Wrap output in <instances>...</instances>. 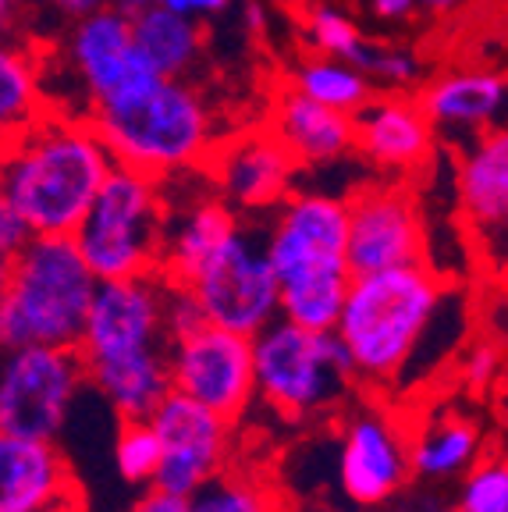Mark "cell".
Masks as SVG:
<instances>
[{
	"mask_svg": "<svg viewBox=\"0 0 508 512\" xmlns=\"http://www.w3.org/2000/svg\"><path fill=\"white\" fill-rule=\"evenodd\" d=\"M349 285L352 274L288 281V285H281V317L295 320L310 331H338Z\"/></svg>",
	"mask_w": 508,
	"mask_h": 512,
	"instance_id": "cell-27",
	"label": "cell"
},
{
	"mask_svg": "<svg viewBox=\"0 0 508 512\" xmlns=\"http://www.w3.org/2000/svg\"><path fill=\"white\" fill-rule=\"evenodd\" d=\"M306 36H310V43L320 50V54L342 57V61H349L352 50L363 43V32H359L345 15H338L334 8H313L310 25H306Z\"/></svg>",
	"mask_w": 508,
	"mask_h": 512,
	"instance_id": "cell-33",
	"label": "cell"
},
{
	"mask_svg": "<svg viewBox=\"0 0 508 512\" xmlns=\"http://www.w3.org/2000/svg\"><path fill=\"white\" fill-rule=\"evenodd\" d=\"M409 477H416L409 431L384 409L359 406L345 420L338 445V480L345 498L359 509L388 505Z\"/></svg>",
	"mask_w": 508,
	"mask_h": 512,
	"instance_id": "cell-15",
	"label": "cell"
},
{
	"mask_svg": "<svg viewBox=\"0 0 508 512\" xmlns=\"http://www.w3.org/2000/svg\"><path fill=\"white\" fill-rule=\"evenodd\" d=\"M118 8L125 11H143V8H153V4H160V0H114Z\"/></svg>",
	"mask_w": 508,
	"mask_h": 512,
	"instance_id": "cell-43",
	"label": "cell"
},
{
	"mask_svg": "<svg viewBox=\"0 0 508 512\" xmlns=\"http://www.w3.org/2000/svg\"><path fill=\"white\" fill-rule=\"evenodd\" d=\"M192 512H288V505L253 473L224 470L192 495Z\"/></svg>",
	"mask_w": 508,
	"mask_h": 512,
	"instance_id": "cell-29",
	"label": "cell"
},
{
	"mask_svg": "<svg viewBox=\"0 0 508 512\" xmlns=\"http://www.w3.org/2000/svg\"><path fill=\"white\" fill-rule=\"evenodd\" d=\"M160 4H164V8H171V11H182V15L203 18V15H221L231 0H160Z\"/></svg>",
	"mask_w": 508,
	"mask_h": 512,
	"instance_id": "cell-38",
	"label": "cell"
},
{
	"mask_svg": "<svg viewBox=\"0 0 508 512\" xmlns=\"http://www.w3.org/2000/svg\"><path fill=\"white\" fill-rule=\"evenodd\" d=\"M128 512H192V498L171 495V491H160V488H146Z\"/></svg>",
	"mask_w": 508,
	"mask_h": 512,
	"instance_id": "cell-37",
	"label": "cell"
},
{
	"mask_svg": "<svg viewBox=\"0 0 508 512\" xmlns=\"http://www.w3.org/2000/svg\"><path fill=\"white\" fill-rule=\"evenodd\" d=\"M185 288L196 292L207 320L217 328L256 338L270 320L281 317V278L270 264L267 242L246 228L217 246L185 281Z\"/></svg>",
	"mask_w": 508,
	"mask_h": 512,
	"instance_id": "cell-8",
	"label": "cell"
},
{
	"mask_svg": "<svg viewBox=\"0 0 508 512\" xmlns=\"http://www.w3.org/2000/svg\"><path fill=\"white\" fill-rule=\"evenodd\" d=\"M505 82L491 72H455L445 79L430 82L423 89L420 104L434 128H469L484 132L491 128V118L505 104Z\"/></svg>",
	"mask_w": 508,
	"mask_h": 512,
	"instance_id": "cell-23",
	"label": "cell"
},
{
	"mask_svg": "<svg viewBox=\"0 0 508 512\" xmlns=\"http://www.w3.org/2000/svg\"><path fill=\"white\" fill-rule=\"evenodd\" d=\"M498 367H501V356L494 345H477V349L469 352V363H466V381L473 392H484L487 384L498 377Z\"/></svg>",
	"mask_w": 508,
	"mask_h": 512,
	"instance_id": "cell-36",
	"label": "cell"
},
{
	"mask_svg": "<svg viewBox=\"0 0 508 512\" xmlns=\"http://www.w3.org/2000/svg\"><path fill=\"white\" fill-rule=\"evenodd\" d=\"M302 512H349V509H302Z\"/></svg>",
	"mask_w": 508,
	"mask_h": 512,
	"instance_id": "cell-46",
	"label": "cell"
},
{
	"mask_svg": "<svg viewBox=\"0 0 508 512\" xmlns=\"http://www.w3.org/2000/svg\"><path fill=\"white\" fill-rule=\"evenodd\" d=\"M292 86H299L302 93L320 100V104L338 107V111H349V114H356L374 96L370 75H363L356 64L342 61V57H327V54L302 61L292 72Z\"/></svg>",
	"mask_w": 508,
	"mask_h": 512,
	"instance_id": "cell-26",
	"label": "cell"
},
{
	"mask_svg": "<svg viewBox=\"0 0 508 512\" xmlns=\"http://www.w3.org/2000/svg\"><path fill=\"white\" fill-rule=\"evenodd\" d=\"M150 420L164 441V463L153 473L150 488L192 498L196 491L207 488L217 473L228 470L235 420L214 413L210 406L185 392H175V388Z\"/></svg>",
	"mask_w": 508,
	"mask_h": 512,
	"instance_id": "cell-11",
	"label": "cell"
},
{
	"mask_svg": "<svg viewBox=\"0 0 508 512\" xmlns=\"http://www.w3.org/2000/svg\"><path fill=\"white\" fill-rule=\"evenodd\" d=\"M89 384L79 349L18 345L0 363V434L57 441L75 395Z\"/></svg>",
	"mask_w": 508,
	"mask_h": 512,
	"instance_id": "cell-7",
	"label": "cell"
},
{
	"mask_svg": "<svg viewBox=\"0 0 508 512\" xmlns=\"http://www.w3.org/2000/svg\"><path fill=\"white\" fill-rule=\"evenodd\" d=\"M64 54L86 89V114L96 104H114L121 96L139 93L157 79L153 64L135 43L132 11L118 8V4L72 22Z\"/></svg>",
	"mask_w": 508,
	"mask_h": 512,
	"instance_id": "cell-12",
	"label": "cell"
},
{
	"mask_svg": "<svg viewBox=\"0 0 508 512\" xmlns=\"http://www.w3.org/2000/svg\"><path fill=\"white\" fill-rule=\"evenodd\" d=\"M164 320H167V338H171V342L192 335V331H199L203 324H210L207 310H203V303L196 299V292L185 285H175V281H167Z\"/></svg>",
	"mask_w": 508,
	"mask_h": 512,
	"instance_id": "cell-34",
	"label": "cell"
},
{
	"mask_svg": "<svg viewBox=\"0 0 508 512\" xmlns=\"http://www.w3.org/2000/svg\"><path fill=\"white\" fill-rule=\"evenodd\" d=\"M32 235H36V232L29 228V221H25V217L18 214L8 200H0V256H4V260H11V256H15L18 249L32 239Z\"/></svg>",
	"mask_w": 508,
	"mask_h": 512,
	"instance_id": "cell-35",
	"label": "cell"
},
{
	"mask_svg": "<svg viewBox=\"0 0 508 512\" xmlns=\"http://www.w3.org/2000/svg\"><path fill=\"white\" fill-rule=\"evenodd\" d=\"M299 168L270 128L242 132L214 146L207 168L217 192L235 210H267L288 200V178Z\"/></svg>",
	"mask_w": 508,
	"mask_h": 512,
	"instance_id": "cell-16",
	"label": "cell"
},
{
	"mask_svg": "<svg viewBox=\"0 0 508 512\" xmlns=\"http://www.w3.org/2000/svg\"><path fill=\"white\" fill-rule=\"evenodd\" d=\"M349 64H356L359 72L370 75V79L391 82V86H409L416 79V72H420V64H416L413 54H405V50L395 47H377L370 40H363L352 50Z\"/></svg>",
	"mask_w": 508,
	"mask_h": 512,
	"instance_id": "cell-32",
	"label": "cell"
},
{
	"mask_svg": "<svg viewBox=\"0 0 508 512\" xmlns=\"http://www.w3.org/2000/svg\"><path fill=\"white\" fill-rule=\"evenodd\" d=\"M43 512H82V502L72 498V502H61V505H54V509H43Z\"/></svg>",
	"mask_w": 508,
	"mask_h": 512,
	"instance_id": "cell-45",
	"label": "cell"
},
{
	"mask_svg": "<svg viewBox=\"0 0 508 512\" xmlns=\"http://www.w3.org/2000/svg\"><path fill=\"white\" fill-rule=\"evenodd\" d=\"M100 278L72 235H32L4 260L0 342L79 349Z\"/></svg>",
	"mask_w": 508,
	"mask_h": 512,
	"instance_id": "cell-2",
	"label": "cell"
},
{
	"mask_svg": "<svg viewBox=\"0 0 508 512\" xmlns=\"http://www.w3.org/2000/svg\"><path fill=\"white\" fill-rule=\"evenodd\" d=\"M356 153L381 171H420L434 157V121L420 100L370 96L356 114Z\"/></svg>",
	"mask_w": 508,
	"mask_h": 512,
	"instance_id": "cell-17",
	"label": "cell"
},
{
	"mask_svg": "<svg viewBox=\"0 0 508 512\" xmlns=\"http://www.w3.org/2000/svg\"><path fill=\"white\" fill-rule=\"evenodd\" d=\"M167 214L164 178L114 164L72 239L100 281L157 274L167 246Z\"/></svg>",
	"mask_w": 508,
	"mask_h": 512,
	"instance_id": "cell-6",
	"label": "cell"
},
{
	"mask_svg": "<svg viewBox=\"0 0 508 512\" xmlns=\"http://www.w3.org/2000/svg\"><path fill=\"white\" fill-rule=\"evenodd\" d=\"M491 242H498V256H501V264H508V214H505V224H501L498 235H494Z\"/></svg>",
	"mask_w": 508,
	"mask_h": 512,
	"instance_id": "cell-42",
	"label": "cell"
},
{
	"mask_svg": "<svg viewBox=\"0 0 508 512\" xmlns=\"http://www.w3.org/2000/svg\"><path fill=\"white\" fill-rule=\"evenodd\" d=\"M427 11H452L455 4H462V0H420Z\"/></svg>",
	"mask_w": 508,
	"mask_h": 512,
	"instance_id": "cell-44",
	"label": "cell"
},
{
	"mask_svg": "<svg viewBox=\"0 0 508 512\" xmlns=\"http://www.w3.org/2000/svg\"><path fill=\"white\" fill-rule=\"evenodd\" d=\"M132 29L143 57L153 64V72L167 75V79H182L192 68V61L199 57V50H203V25H199V18L171 11L164 4L132 11Z\"/></svg>",
	"mask_w": 508,
	"mask_h": 512,
	"instance_id": "cell-24",
	"label": "cell"
},
{
	"mask_svg": "<svg viewBox=\"0 0 508 512\" xmlns=\"http://www.w3.org/2000/svg\"><path fill=\"white\" fill-rule=\"evenodd\" d=\"M455 189L466 228L491 242L508 214V125L484 128L469 150H462Z\"/></svg>",
	"mask_w": 508,
	"mask_h": 512,
	"instance_id": "cell-20",
	"label": "cell"
},
{
	"mask_svg": "<svg viewBox=\"0 0 508 512\" xmlns=\"http://www.w3.org/2000/svg\"><path fill=\"white\" fill-rule=\"evenodd\" d=\"M72 498L75 477L57 441L0 434V512H43Z\"/></svg>",
	"mask_w": 508,
	"mask_h": 512,
	"instance_id": "cell-18",
	"label": "cell"
},
{
	"mask_svg": "<svg viewBox=\"0 0 508 512\" xmlns=\"http://www.w3.org/2000/svg\"><path fill=\"white\" fill-rule=\"evenodd\" d=\"M267 256L281 285L302 278L352 274L349 267V200L302 192L274 207L267 235ZM356 278V274H352Z\"/></svg>",
	"mask_w": 508,
	"mask_h": 512,
	"instance_id": "cell-9",
	"label": "cell"
},
{
	"mask_svg": "<svg viewBox=\"0 0 508 512\" xmlns=\"http://www.w3.org/2000/svg\"><path fill=\"white\" fill-rule=\"evenodd\" d=\"M242 22H246V29L253 32V36H263V32H267V11H263L260 0H249L246 11H242Z\"/></svg>",
	"mask_w": 508,
	"mask_h": 512,
	"instance_id": "cell-41",
	"label": "cell"
},
{
	"mask_svg": "<svg viewBox=\"0 0 508 512\" xmlns=\"http://www.w3.org/2000/svg\"><path fill=\"white\" fill-rule=\"evenodd\" d=\"M416 4H420V0H374V15L377 18H405Z\"/></svg>",
	"mask_w": 508,
	"mask_h": 512,
	"instance_id": "cell-40",
	"label": "cell"
},
{
	"mask_svg": "<svg viewBox=\"0 0 508 512\" xmlns=\"http://www.w3.org/2000/svg\"><path fill=\"white\" fill-rule=\"evenodd\" d=\"M256 342V399L285 420L334 413L359 384L338 331H310L288 317L270 320Z\"/></svg>",
	"mask_w": 508,
	"mask_h": 512,
	"instance_id": "cell-5",
	"label": "cell"
},
{
	"mask_svg": "<svg viewBox=\"0 0 508 512\" xmlns=\"http://www.w3.org/2000/svg\"><path fill=\"white\" fill-rule=\"evenodd\" d=\"M455 512H508V459H484L466 473Z\"/></svg>",
	"mask_w": 508,
	"mask_h": 512,
	"instance_id": "cell-31",
	"label": "cell"
},
{
	"mask_svg": "<svg viewBox=\"0 0 508 512\" xmlns=\"http://www.w3.org/2000/svg\"><path fill=\"white\" fill-rule=\"evenodd\" d=\"M4 150V200L36 235H75L118 164L86 114L54 104L4 136Z\"/></svg>",
	"mask_w": 508,
	"mask_h": 512,
	"instance_id": "cell-1",
	"label": "cell"
},
{
	"mask_svg": "<svg viewBox=\"0 0 508 512\" xmlns=\"http://www.w3.org/2000/svg\"><path fill=\"white\" fill-rule=\"evenodd\" d=\"M175 392L192 395L214 413L239 424L256 399V342L242 331L203 324L167 345Z\"/></svg>",
	"mask_w": 508,
	"mask_h": 512,
	"instance_id": "cell-10",
	"label": "cell"
},
{
	"mask_svg": "<svg viewBox=\"0 0 508 512\" xmlns=\"http://www.w3.org/2000/svg\"><path fill=\"white\" fill-rule=\"evenodd\" d=\"M86 118L104 136L118 164L157 178L207 168L214 153L207 104L182 79L157 75L139 93L121 96L114 104H96Z\"/></svg>",
	"mask_w": 508,
	"mask_h": 512,
	"instance_id": "cell-4",
	"label": "cell"
},
{
	"mask_svg": "<svg viewBox=\"0 0 508 512\" xmlns=\"http://www.w3.org/2000/svg\"><path fill=\"white\" fill-rule=\"evenodd\" d=\"M167 278L164 274H139V278L100 281L82 331V360H114L128 352L167 349Z\"/></svg>",
	"mask_w": 508,
	"mask_h": 512,
	"instance_id": "cell-14",
	"label": "cell"
},
{
	"mask_svg": "<svg viewBox=\"0 0 508 512\" xmlns=\"http://www.w3.org/2000/svg\"><path fill=\"white\" fill-rule=\"evenodd\" d=\"M57 11H61L64 18H72V22H79V18H89L96 15V11L111 8V0H50Z\"/></svg>",
	"mask_w": 508,
	"mask_h": 512,
	"instance_id": "cell-39",
	"label": "cell"
},
{
	"mask_svg": "<svg viewBox=\"0 0 508 512\" xmlns=\"http://www.w3.org/2000/svg\"><path fill=\"white\" fill-rule=\"evenodd\" d=\"M89 384L104 395L118 420H150L160 402L171 395V363L167 349H146L86 363Z\"/></svg>",
	"mask_w": 508,
	"mask_h": 512,
	"instance_id": "cell-21",
	"label": "cell"
},
{
	"mask_svg": "<svg viewBox=\"0 0 508 512\" xmlns=\"http://www.w3.org/2000/svg\"><path fill=\"white\" fill-rule=\"evenodd\" d=\"M43 107H47V100H43L36 61L25 50L8 47L0 57V121H4V136L29 125Z\"/></svg>",
	"mask_w": 508,
	"mask_h": 512,
	"instance_id": "cell-28",
	"label": "cell"
},
{
	"mask_svg": "<svg viewBox=\"0 0 508 512\" xmlns=\"http://www.w3.org/2000/svg\"><path fill=\"white\" fill-rule=\"evenodd\" d=\"M164 463V441H160L153 420H118L114 438V470L125 484H146Z\"/></svg>",
	"mask_w": 508,
	"mask_h": 512,
	"instance_id": "cell-30",
	"label": "cell"
},
{
	"mask_svg": "<svg viewBox=\"0 0 508 512\" xmlns=\"http://www.w3.org/2000/svg\"><path fill=\"white\" fill-rule=\"evenodd\" d=\"M267 128L292 153L299 168L334 164L338 157L356 150V118L349 111L320 104V100L306 96L292 82L274 96V111H270Z\"/></svg>",
	"mask_w": 508,
	"mask_h": 512,
	"instance_id": "cell-19",
	"label": "cell"
},
{
	"mask_svg": "<svg viewBox=\"0 0 508 512\" xmlns=\"http://www.w3.org/2000/svg\"><path fill=\"white\" fill-rule=\"evenodd\" d=\"M480 427L459 413H441L409 434L413 473L423 480H448L480 463Z\"/></svg>",
	"mask_w": 508,
	"mask_h": 512,
	"instance_id": "cell-25",
	"label": "cell"
},
{
	"mask_svg": "<svg viewBox=\"0 0 508 512\" xmlns=\"http://www.w3.org/2000/svg\"><path fill=\"white\" fill-rule=\"evenodd\" d=\"M239 214L224 200L221 192L217 196H203L196 203H185L182 210H171L167 214V246H164V264L160 274L175 285L196 274V267L214 253L217 246L239 232Z\"/></svg>",
	"mask_w": 508,
	"mask_h": 512,
	"instance_id": "cell-22",
	"label": "cell"
},
{
	"mask_svg": "<svg viewBox=\"0 0 508 512\" xmlns=\"http://www.w3.org/2000/svg\"><path fill=\"white\" fill-rule=\"evenodd\" d=\"M349 267L352 274L391 271V267L423 264L420 207L402 182H366L349 196Z\"/></svg>",
	"mask_w": 508,
	"mask_h": 512,
	"instance_id": "cell-13",
	"label": "cell"
},
{
	"mask_svg": "<svg viewBox=\"0 0 508 512\" xmlns=\"http://www.w3.org/2000/svg\"><path fill=\"white\" fill-rule=\"evenodd\" d=\"M441 299L445 278L430 264H405L352 278L338 335L349 345L363 388H391L398 381Z\"/></svg>",
	"mask_w": 508,
	"mask_h": 512,
	"instance_id": "cell-3",
	"label": "cell"
}]
</instances>
